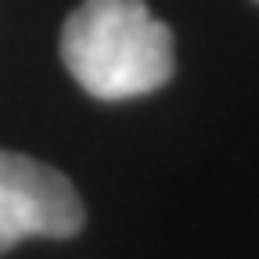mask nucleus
Returning a JSON list of instances; mask_svg holds the SVG:
<instances>
[{"instance_id":"obj_1","label":"nucleus","mask_w":259,"mask_h":259,"mask_svg":"<svg viewBox=\"0 0 259 259\" xmlns=\"http://www.w3.org/2000/svg\"><path fill=\"white\" fill-rule=\"evenodd\" d=\"M61 61L101 101L158 90L177 69V44L144 0H83L61 29Z\"/></svg>"},{"instance_id":"obj_2","label":"nucleus","mask_w":259,"mask_h":259,"mask_svg":"<svg viewBox=\"0 0 259 259\" xmlns=\"http://www.w3.org/2000/svg\"><path fill=\"white\" fill-rule=\"evenodd\" d=\"M83 227V202L69 177L44 162L0 151V252L25 238H72Z\"/></svg>"}]
</instances>
